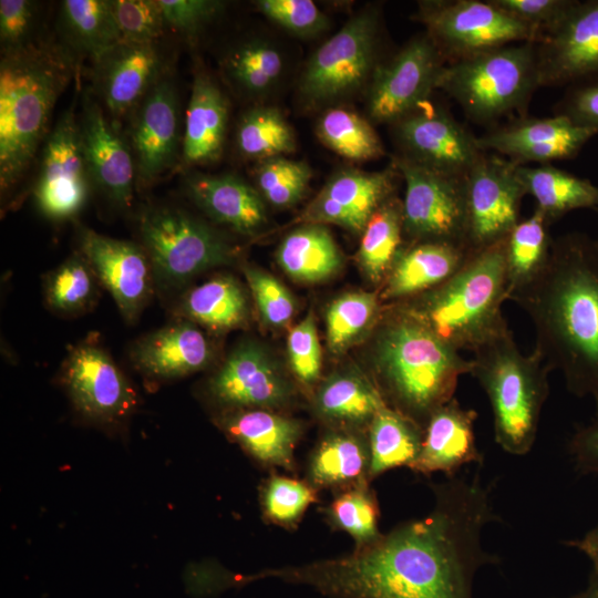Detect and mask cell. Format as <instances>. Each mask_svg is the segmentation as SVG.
<instances>
[{
	"label": "cell",
	"mask_w": 598,
	"mask_h": 598,
	"mask_svg": "<svg viewBox=\"0 0 598 598\" xmlns=\"http://www.w3.org/2000/svg\"><path fill=\"white\" fill-rule=\"evenodd\" d=\"M90 179L79 121L72 111H68L60 117L44 144L33 190L34 202L48 218L69 219L84 207Z\"/></svg>",
	"instance_id": "9a60e30c"
},
{
	"label": "cell",
	"mask_w": 598,
	"mask_h": 598,
	"mask_svg": "<svg viewBox=\"0 0 598 598\" xmlns=\"http://www.w3.org/2000/svg\"><path fill=\"white\" fill-rule=\"evenodd\" d=\"M287 350L290 368L296 378L310 385L320 377L321 347L313 316L309 313L289 332Z\"/></svg>",
	"instance_id": "816d5d0a"
},
{
	"label": "cell",
	"mask_w": 598,
	"mask_h": 598,
	"mask_svg": "<svg viewBox=\"0 0 598 598\" xmlns=\"http://www.w3.org/2000/svg\"><path fill=\"white\" fill-rule=\"evenodd\" d=\"M111 6L123 42L154 43L167 27L158 0H114Z\"/></svg>",
	"instance_id": "681fc988"
},
{
	"label": "cell",
	"mask_w": 598,
	"mask_h": 598,
	"mask_svg": "<svg viewBox=\"0 0 598 598\" xmlns=\"http://www.w3.org/2000/svg\"><path fill=\"white\" fill-rule=\"evenodd\" d=\"M140 234L154 279L164 287L183 285L236 257V249L215 229L177 208L146 210Z\"/></svg>",
	"instance_id": "ba28073f"
},
{
	"label": "cell",
	"mask_w": 598,
	"mask_h": 598,
	"mask_svg": "<svg viewBox=\"0 0 598 598\" xmlns=\"http://www.w3.org/2000/svg\"><path fill=\"white\" fill-rule=\"evenodd\" d=\"M91 179L116 205L130 206L135 182L133 154L94 101L86 99L79 121Z\"/></svg>",
	"instance_id": "603a6c76"
},
{
	"label": "cell",
	"mask_w": 598,
	"mask_h": 598,
	"mask_svg": "<svg viewBox=\"0 0 598 598\" xmlns=\"http://www.w3.org/2000/svg\"><path fill=\"white\" fill-rule=\"evenodd\" d=\"M80 249L124 319L136 321L151 298L155 280L144 248L82 228Z\"/></svg>",
	"instance_id": "d6986e66"
},
{
	"label": "cell",
	"mask_w": 598,
	"mask_h": 598,
	"mask_svg": "<svg viewBox=\"0 0 598 598\" xmlns=\"http://www.w3.org/2000/svg\"><path fill=\"white\" fill-rule=\"evenodd\" d=\"M99 279L81 252L74 254L43 281L48 307L60 315L75 316L91 309L97 299Z\"/></svg>",
	"instance_id": "b9f144b4"
},
{
	"label": "cell",
	"mask_w": 598,
	"mask_h": 598,
	"mask_svg": "<svg viewBox=\"0 0 598 598\" xmlns=\"http://www.w3.org/2000/svg\"><path fill=\"white\" fill-rule=\"evenodd\" d=\"M35 17V6L28 0L0 1V40L4 53L25 47Z\"/></svg>",
	"instance_id": "9f6ffc18"
},
{
	"label": "cell",
	"mask_w": 598,
	"mask_h": 598,
	"mask_svg": "<svg viewBox=\"0 0 598 598\" xmlns=\"http://www.w3.org/2000/svg\"><path fill=\"white\" fill-rule=\"evenodd\" d=\"M225 68L238 86L256 94L267 91L279 79L283 59L272 44L250 41L227 56Z\"/></svg>",
	"instance_id": "f6af8a7d"
},
{
	"label": "cell",
	"mask_w": 598,
	"mask_h": 598,
	"mask_svg": "<svg viewBox=\"0 0 598 598\" xmlns=\"http://www.w3.org/2000/svg\"><path fill=\"white\" fill-rule=\"evenodd\" d=\"M567 598H598V589L592 585L587 584V587L584 590Z\"/></svg>",
	"instance_id": "91938a15"
},
{
	"label": "cell",
	"mask_w": 598,
	"mask_h": 598,
	"mask_svg": "<svg viewBox=\"0 0 598 598\" xmlns=\"http://www.w3.org/2000/svg\"><path fill=\"white\" fill-rule=\"evenodd\" d=\"M378 42L377 11L354 16L310 56L300 79L301 96L317 105L355 92L380 64Z\"/></svg>",
	"instance_id": "30bf717a"
},
{
	"label": "cell",
	"mask_w": 598,
	"mask_h": 598,
	"mask_svg": "<svg viewBox=\"0 0 598 598\" xmlns=\"http://www.w3.org/2000/svg\"><path fill=\"white\" fill-rule=\"evenodd\" d=\"M226 432L264 464L291 468L302 433L293 419L267 409H237L223 420Z\"/></svg>",
	"instance_id": "f546056e"
},
{
	"label": "cell",
	"mask_w": 598,
	"mask_h": 598,
	"mask_svg": "<svg viewBox=\"0 0 598 598\" xmlns=\"http://www.w3.org/2000/svg\"><path fill=\"white\" fill-rule=\"evenodd\" d=\"M542 86L598 78V0H576L551 32L536 42Z\"/></svg>",
	"instance_id": "e0dca14e"
},
{
	"label": "cell",
	"mask_w": 598,
	"mask_h": 598,
	"mask_svg": "<svg viewBox=\"0 0 598 598\" xmlns=\"http://www.w3.org/2000/svg\"><path fill=\"white\" fill-rule=\"evenodd\" d=\"M538 87L535 42L512 43L446 63L436 85L470 121L482 125H494L515 112L527 115Z\"/></svg>",
	"instance_id": "52a82bcc"
},
{
	"label": "cell",
	"mask_w": 598,
	"mask_h": 598,
	"mask_svg": "<svg viewBox=\"0 0 598 598\" xmlns=\"http://www.w3.org/2000/svg\"><path fill=\"white\" fill-rule=\"evenodd\" d=\"M385 405L378 385L352 373L328 378L316 395L317 411L323 417L348 424H370Z\"/></svg>",
	"instance_id": "74e56055"
},
{
	"label": "cell",
	"mask_w": 598,
	"mask_h": 598,
	"mask_svg": "<svg viewBox=\"0 0 598 598\" xmlns=\"http://www.w3.org/2000/svg\"><path fill=\"white\" fill-rule=\"evenodd\" d=\"M492 484L478 472L434 485L435 505L348 556L259 571V579L307 586L324 598H473L478 570L498 556L482 544L498 520Z\"/></svg>",
	"instance_id": "6da1fadb"
},
{
	"label": "cell",
	"mask_w": 598,
	"mask_h": 598,
	"mask_svg": "<svg viewBox=\"0 0 598 598\" xmlns=\"http://www.w3.org/2000/svg\"><path fill=\"white\" fill-rule=\"evenodd\" d=\"M473 254L446 241L409 243L382 283L381 298L400 303L431 291L457 274Z\"/></svg>",
	"instance_id": "d4e9b609"
},
{
	"label": "cell",
	"mask_w": 598,
	"mask_h": 598,
	"mask_svg": "<svg viewBox=\"0 0 598 598\" xmlns=\"http://www.w3.org/2000/svg\"><path fill=\"white\" fill-rule=\"evenodd\" d=\"M228 122V102L215 81L205 72L195 74L186 110L183 161L200 165L219 158Z\"/></svg>",
	"instance_id": "f1b7e54d"
},
{
	"label": "cell",
	"mask_w": 598,
	"mask_h": 598,
	"mask_svg": "<svg viewBox=\"0 0 598 598\" xmlns=\"http://www.w3.org/2000/svg\"><path fill=\"white\" fill-rule=\"evenodd\" d=\"M167 27L192 35L209 22L223 3L212 0H158Z\"/></svg>",
	"instance_id": "11a10c76"
},
{
	"label": "cell",
	"mask_w": 598,
	"mask_h": 598,
	"mask_svg": "<svg viewBox=\"0 0 598 598\" xmlns=\"http://www.w3.org/2000/svg\"><path fill=\"white\" fill-rule=\"evenodd\" d=\"M472 371L492 409L495 442L512 455L527 454L549 394L551 369L534 349L523 354L508 329L473 352Z\"/></svg>",
	"instance_id": "8992f818"
},
{
	"label": "cell",
	"mask_w": 598,
	"mask_h": 598,
	"mask_svg": "<svg viewBox=\"0 0 598 598\" xmlns=\"http://www.w3.org/2000/svg\"><path fill=\"white\" fill-rule=\"evenodd\" d=\"M402 200L392 196L371 216L362 230L358 262L372 283H383L404 248Z\"/></svg>",
	"instance_id": "e575fe53"
},
{
	"label": "cell",
	"mask_w": 598,
	"mask_h": 598,
	"mask_svg": "<svg viewBox=\"0 0 598 598\" xmlns=\"http://www.w3.org/2000/svg\"><path fill=\"white\" fill-rule=\"evenodd\" d=\"M213 354L208 338L184 319L138 339L131 350V360L148 377L174 379L203 370Z\"/></svg>",
	"instance_id": "484cf974"
},
{
	"label": "cell",
	"mask_w": 598,
	"mask_h": 598,
	"mask_svg": "<svg viewBox=\"0 0 598 598\" xmlns=\"http://www.w3.org/2000/svg\"><path fill=\"white\" fill-rule=\"evenodd\" d=\"M447 61L425 32L380 63L370 80L368 112L379 123H394L430 101Z\"/></svg>",
	"instance_id": "4fadbf2b"
},
{
	"label": "cell",
	"mask_w": 598,
	"mask_h": 598,
	"mask_svg": "<svg viewBox=\"0 0 598 598\" xmlns=\"http://www.w3.org/2000/svg\"><path fill=\"white\" fill-rule=\"evenodd\" d=\"M447 63L495 48L538 42L542 34L489 0H429L414 14Z\"/></svg>",
	"instance_id": "9c48e42d"
},
{
	"label": "cell",
	"mask_w": 598,
	"mask_h": 598,
	"mask_svg": "<svg viewBox=\"0 0 598 598\" xmlns=\"http://www.w3.org/2000/svg\"><path fill=\"white\" fill-rule=\"evenodd\" d=\"M239 153L258 162L280 157L296 150L295 133L281 112L271 106L249 110L238 123Z\"/></svg>",
	"instance_id": "ab89813d"
},
{
	"label": "cell",
	"mask_w": 598,
	"mask_h": 598,
	"mask_svg": "<svg viewBox=\"0 0 598 598\" xmlns=\"http://www.w3.org/2000/svg\"><path fill=\"white\" fill-rule=\"evenodd\" d=\"M62 18L75 44L95 63L123 42L111 1H63Z\"/></svg>",
	"instance_id": "f35d334b"
},
{
	"label": "cell",
	"mask_w": 598,
	"mask_h": 598,
	"mask_svg": "<svg viewBox=\"0 0 598 598\" xmlns=\"http://www.w3.org/2000/svg\"><path fill=\"white\" fill-rule=\"evenodd\" d=\"M96 66L106 107L121 115L141 103L157 82L161 56L155 43L121 42Z\"/></svg>",
	"instance_id": "4316f807"
},
{
	"label": "cell",
	"mask_w": 598,
	"mask_h": 598,
	"mask_svg": "<svg viewBox=\"0 0 598 598\" xmlns=\"http://www.w3.org/2000/svg\"><path fill=\"white\" fill-rule=\"evenodd\" d=\"M317 135L327 147L350 161H370L384 154L370 122L343 107L329 109L320 116Z\"/></svg>",
	"instance_id": "60d3db41"
},
{
	"label": "cell",
	"mask_w": 598,
	"mask_h": 598,
	"mask_svg": "<svg viewBox=\"0 0 598 598\" xmlns=\"http://www.w3.org/2000/svg\"><path fill=\"white\" fill-rule=\"evenodd\" d=\"M276 258L290 278L307 283L330 278L342 265L340 249L329 229L312 223L291 230L279 244Z\"/></svg>",
	"instance_id": "1f68e13d"
},
{
	"label": "cell",
	"mask_w": 598,
	"mask_h": 598,
	"mask_svg": "<svg viewBox=\"0 0 598 598\" xmlns=\"http://www.w3.org/2000/svg\"><path fill=\"white\" fill-rule=\"evenodd\" d=\"M568 451L577 471L584 474L598 473V411L589 423L573 434Z\"/></svg>",
	"instance_id": "6f0895ef"
},
{
	"label": "cell",
	"mask_w": 598,
	"mask_h": 598,
	"mask_svg": "<svg viewBox=\"0 0 598 598\" xmlns=\"http://www.w3.org/2000/svg\"><path fill=\"white\" fill-rule=\"evenodd\" d=\"M549 227L544 215L535 208L530 216L520 219L505 237L508 297L533 281L546 267L553 241Z\"/></svg>",
	"instance_id": "8d00e7d4"
},
{
	"label": "cell",
	"mask_w": 598,
	"mask_h": 598,
	"mask_svg": "<svg viewBox=\"0 0 598 598\" xmlns=\"http://www.w3.org/2000/svg\"><path fill=\"white\" fill-rule=\"evenodd\" d=\"M424 429L412 419L383 406L369 424V477L400 466L410 468L417 460Z\"/></svg>",
	"instance_id": "836d02e7"
},
{
	"label": "cell",
	"mask_w": 598,
	"mask_h": 598,
	"mask_svg": "<svg viewBox=\"0 0 598 598\" xmlns=\"http://www.w3.org/2000/svg\"><path fill=\"white\" fill-rule=\"evenodd\" d=\"M327 513L334 527L347 532L354 539L355 549L382 536L378 528V503L365 481L346 488L332 501Z\"/></svg>",
	"instance_id": "ee69618b"
},
{
	"label": "cell",
	"mask_w": 598,
	"mask_h": 598,
	"mask_svg": "<svg viewBox=\"0 0 598 598\" xmlns=\"http://www.w3.org/2000/svg\"><path fill=\"white\" fill-rule=\"evenodd\" d=\"M391 125L402 151L400 157L443 175L465 177L484 153L477 136L430 101Z\"/></svg>",
	"instance_id": "5bb4252c"
},
{
	"label": "cell",
	"mask_w": 598,
	"mask_h": 598,
	"mask_svg": "<svg viewBox=\"0 0 598 598\" xmlns=\"http://www.w3.org/2000/svg\"><path fill=\"white\" fill-rule=\"evenodd\" d=\"M565 545L576 548L587 556L591 564L588 584L598 589V524L582 537L567 540Z\"/></svg>",
	"instance_id": "680465c9"
},
{
	"label": "cell",
	"mask_w": 598,
	"mask_h": 598,
	"mask_svg": "<svg viewBox=\"0 0 598 598\" xmlns=\"http://www.w3.org/2000/svg\"><path fill=\"white\" fill-rule=\"evenodd\" d=\"M399 168L392 165L380 172L354 168L333 174L299 217V221L333 224L351 231H362L373 213L394 196Z\"/></svg>",
	"instance_id": "ffe728a7"
},
{
	"label": "cell",
	"mask_w": 598,
	"mask_h": 598,
	"mask_svg": "<svg viewBox=\"0 0 598 598\" xmlns=\"http://www.w3.org/2000/svg\"><path fill=\"white\" fill-rule=\"evenodd\" d=\"M595 212L598 214V208Z\"/></svg>",
	"instance_id": "94428289"
},
{
	"label": "cell",
	"mask_w": 598,
	"mask_h": 598,
	"mask_svg": "<svg viewBox=\"0 0 598 598\" xmlns=\"http://www.w3.org/2000/svg\"><path fill=\"white\" fill-rule=\"evenodd\" d=\"M369 442L350 433H332L318 444L310 458V484L350 487L369 477Z\"/></svg>",
	"instance_id": "d590c367"
},
{
	"label": "cell",
	"mask_w": 598,
	"mask_h": 598,
	"mask_svg": "<svg viewBox=\"0 0 598 598\" xmlns=\"http://www.w3.org/2000/svg\"><path fill=\"white\" fill-rule=\"evenodd\" d=\"M505 238L474 252L447 281L398 303L456 351L472 353L507 331L502 305L508 300Z\"/></svg>",
	"instance_id": "5b68a950"
},
{
	"label": "cell",
	"mask_w": 598,
	"mask_h": 598,
	"mask_svg": "<svg viewBox=\"0 0 598 598\" xmlns=\"http://www.w3.org/2000/svg\"><path fill=\"white\" fill-rule=\"evenodd\" d=\"M62 382L74 406L86 417L112 423L136 405V392L112 357L99 344L83 342L68 354Z\"/></svg>",
	"instance_id": "2e32d148"
},
{
	"label": "cell",
	"mask_w": 598,
	"mask_h": 598,
	"mask_svg": "<svg viewBox=\"0 0 598 598\" xmlns=\"http://www.w3.org/2000/svg\"><path fill=\"white\" fill-rule=\"evenodd\" d=\"M132 147L141 182L150 183L167 169L178 151V100L169 79H158L141 102L133 130Z\"/></svg>",
	"instance_id": "7402d4cb"
},
{
	"label": "cell",
	"mask_w": 598,
	"mask_h": 598,
	"mask_svg": "<svg viewBox=\"0 0 598 598\" xmlns=\"http://www.w3.org/2000/svg\"><path fill=\"white\" fill-rule=\"evenodd\" d=\"M316 501V488L310 483L281 475H271L261 492L265 516L270 522L286 527L299 522Z\"/></svg>",
	"instance_id": "7dc6e473"
},
{
	"label": "cell",
	"mask_w": 598,
	"mask_h": 598,
	"mask_svg": "<svg viewBox=\"0 0 598 598\" xmlns=\"http://www.w3.org/2000/svg\"><path fill=\"white\" fill-rule=\"evenodd\" d=\"M312 171L302 161L285 156L259 162L256 168V184L265 200L278 208L296 205L306 195Z\"/></svg>",
	"instance_id": "bcb514c9"
},
{
	"label": "cell",
	"mask_w": 598,
	"mask_h": 598,
	"mask_svg": "<svg viewBox=\"0 0 598 598\" xmlns=\"http://www.w3.org/2000/svg\"><path fill=\"white\" fill-rule=\"evenodd\" d=\"M372 363L385 403L423 429L453 399L460 378L471 374L473 365L398 305L378 329Z\"/></svg>",
	"instance_id": "3957f363"
},
{
	"label": "cell",
	"mask_w": 598,
	"mask_h": 598,
	"mask_svg": "<svg viewBox=\"0 0 598 598\" xmlns=\"http://www.w3.org/2000/svg\"><path fill=\"white\" fill-rule=\"evenodd\" d=\"M379 298L374 292H349L334 299L326 311L327 342L338 353L351 346L375 322Z\"/></svg>",
	"instance_id": "7bdbcfd3"
},
{
	"label": "cell",
	"mask_w": 598,
	"mask_h": 598,
	"mask_svg": "<svg viewBox=\"0 0 598 598\" xmlns=\"http://www.w3.org/2000/svg\"><path fill=\"white\" fill-rule=\"evenodd\" d=\"M177 311L193 323L228 331L246 324L249 305L243 286L231 276L219 275L188 290Z\"/></svg>",
	"instance_id": "d6a6232c"
},
{
	"label": "cell",
	"mask_w": 598,
	"mask_h": 598,
	"mask_svg": "<svg viewBox=\"0 0 598 598\" xmlns=\"http://www.w3.org/2000/svg\"><path fill=\"white\" fill-rule=\"evenodd\" d=\"M597 134L574 125L561 115H525L477 136V144L483 152L501 155L517 165H543L576 157Z\"/></svg>",
	"instance_id": "ac0fdd59"
},
{
	"label": "cell",
	"mask_w": 598,
	"mask_h": 598,
	"mask_svg": "<svg viewBox=\"0 0 598 598\" xmlns=\"http://www.w3.org/2000/svg\"><path fill=\"white\" fill-rule=\"evenodd\" d=\"M476 417L474 410L463 408L454 398L436 409L424 426L421 452L411 468L452 477L464 466L481 464L483 456L474 433Z\"/></svg>",
	"instance_id": "cb8c5ba5"
},
{
	"label": "cell",
	"mask_w": 598,
	"mask_h": 598,
	"mask_svg": "<svg viewBox=\"0 0 598 598\" xmlns=\"http://www.w3.org/2000/svg\"><path fill=\"white\" fill-rule=\"evenodd\" d=\"M554 115H561L576 126L598 133V78L569 85L556 103Z\"/></svg>",
	"instance_id": "db71d44e"
},
{
	"label": "cell",
	"mask_w": 598,
	"mask_h": 598,
	"mask_svg": "<svg viewBox=\"0 0 598 598\" xmlns=\"http://www.w3.org/2000/svg\"><path fill=\"white\" fill-rule=\"evenodd\" d=\"M532 320L538 351L566 389L590 396L598 411V237L553 238L543 271L508 297Z\"/></svg>",
	"instance_id": "7a4b0ae2"
},
{
	"label": "cell",
	"mask_w": 598,
	"mask_h": 598,
	"mask_svg": "<svg viewBox=\"0 0 598 598\" xmlns=\"http://www.w3.org/2000/svg\"><path fill=\"white\" fill-rule=\"evenodd\" d=\"M71 78L69 60L55 49L27 44L0 64V183L13 186L43 140L59 95Z\"/></svg>",
	"instance_id": "277c9868"
},
{
	"label": "cell",
	"mask_w": 598,
	"mask_h": 598,
	"mask_svg": "<svg viewBox=\"0 0 598 598\" xmlns=\"http://www.w3.org/2000/svg\"><path fill=\"white\" fill-rule=\"evenodd\" d=\"M256 6L270 21L300 37H312L329 27L328 17L310 0H259Z\"/></svg>",
	"instance_id": "f907efd6"
},
{
	"label": "cell",
	"mask_w": 598,
	"mask_h": 598,
	"mask_svg": "<svg viewBox=\"0 0 598 598\" xmlns=\"http://www.w3.org/2000/svg\"><path fill=\"white\" fill-rule=\"evenodd\" d=\"M244 274L264 322L274 328L288 324L296 309L288 289L272 275L257 267L247 266Z\"/></svg>",
	"instance_id": "c3c4849f"
},
{
	"label": "cell",
	"mask_w": 598,
	"mask_h": 598,
	"mask_svg": "<svg viewBox=\"0 0 598 598\" xmlns=\"http://www.w3.org/2000/svg\"><path fill=\"white\" fill-rule=\"evenodd\" d=\"M517 164L484 152L464 178L465 246L472 252L503 240L520 220L525 189Z\"/></svg>",
	"instance_id": "8fae6325"
},
{
	"label": "cell",
	"mask_w": 598,
	"mask_h": 598,
	"mask_svg": "<svg viewBox=\"0 0 598 598\" xmlns=\"http://www.w3.org/2000/svg\"><path fill=\"white\" fill-rule=\"evenodd\" d=\"M405 183L402 200L409 243L446 241L465 246V177H453L406 158L393 159Z\"/></svg>",
	"instance_id": "7c38bea8"
},
{
	"label": "cell",
	"mask_w": 598,
	"mask_h": 598,
	"mask_svg": "<svg viewBox=\"0 0 598 598\" xmlns=\"http://www.w3.org/2000/svg\"><path fill=\"white\" fill-rule=\"evenodd\" d=\"M193 202L216 223L237 233L254 235L266 223L262 196L240 177L229 174H193L186 181Z\"/></svg>",
	"instance_id": "83f0119b"
},
{
	"label": "cell",
	"mask_w": 598,
	"mask_h": 598,
	"mask_svg": "<svg viewBox=\"0 0 598 598\" xmlns=\"http://www.w3.org/2000/svg\"><path fill=\"white\" fill-rule=\"evenodd\" d=\"M213 396L226 406L272 410L290 398V386L269 354L254 342L234 349L209 382Z\"/></svg>",
	"instance_id": "44dd1931"
},
{
	"label": "cell",
	"mask_w": 598,
	"mask_h": 598,
	"mask_svg": "<svg viewBox=\"0 0 598 598\" xmlns=\"http://www.w3.org/2000/svg\"><path fill=\"white\" fill-rule=\"evenodd\" d=\"M518 178L526 195L551 226L569 212L598 208V186L551 164L518 165Z\"/></svg>",
	"instance_id": "4dcf8cb0"
},
{
	"label": "cell",
	"mask_w": 598,
	"mask_h": 598,
	"mask_svg": "<svg viewBox=\"0 0 598 598\" xmlns=\"http://www.w3.org/2000/svg\"><path fill=\"white\" fill-rule=\"evenodd\" d=\"M517 21L535 29L542 38L564 20L576 0H489Z\"/></svg>",
	"instance_id": "f5cc1de1"
}]
</instances>
